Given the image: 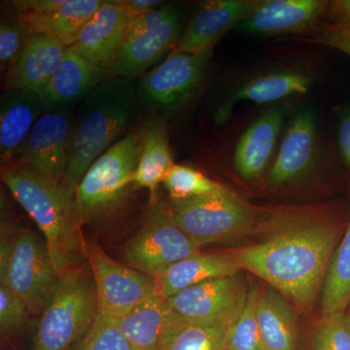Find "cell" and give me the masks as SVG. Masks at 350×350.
I'll return each instance as SVG.
<instances>
[{
    "label": "cell",
    "mask_w": 350,
    "mask_h": 350,
    "mask_svg": "<svg viewBox=\"0 0 350 350\" xmlns=\"http://www.w3.org/2000/svg\"><path fill=\"white\" fill-rule=\"evenodd\" d=\"M258 226L260 239L234 254L239 267L300 308H312L344 234L342 218L328 207H285Z\"/></svg>",
    "instance_id": "6da1fadb"
},
{
    "label": "cell",
    "mask_w": 350,
    "mask_h": 350,
    "mask_svg": "<svg viewBox=\"0 0 350 350\" xmlns=\"http://www.w3.org/2000/svg\"><path fill=\"white\" fill-rule=\"evenodd\" d=\"M1 180L38 225L62 275L86 262L75 193L18 157L1 160Z\"/></svg>",
    "instance_id": "7a4b0ae2"
},
{
    "label": "cell",
    "mask_w": 350,
    "mask_h": 350,
    "mask_svg": "<svg viewBox=\"0 0 350 350\" xmlns=\"http://www.w3.org/2000/svg\"><path fill=\"white\" fill-rule=\"evenodd\" d=\"M135 79L111 78L82 100L73 123L68 172L63 182L75 193L87 170L130 125L137 108Z\"/></svg>",
    "instance_id": "3957f363"
},
{
    "label": "cell",
    "mask_w": 350,
    "mask_h": 350,
    "mask_svg": "<svg viewBox=\"0 0 350 350\" xmlns=\"http://www.w3.org/2000/svg\"><path fill=\"white\" fill-rule=\"evenodd\" d=\"M61 278L45 241L29 230L2 223L0 284L19 296L31 314L43 312Z\"/></svg>",
    "instance_id": "277c9868"
},
{
    "label": "cell",
    "mask_w": 350,
    "mask_h": 350,
    "mask_svg": "<svg viewBox=\"0 0 350 350\" xmlns=\"http://www.w3.org/2000/svg\"><path fill=\"white\" fill-rule=\"evenodd\" d=\"M98 313L96 284L88 264L68 269L40 314L31 350H72Z\"/></svg>",
    "instance_id": "5b68a950"
},
{
    "label": "cell",
    "mask_w": 350,
    "mask_h": 350,
    "mask_svg": "<svg viewBox=\"0 0 350 350\" xmlns=\"http://www.w3.org/2000/svg\"><path fill=\"white\" fill-rule=\"evenodd\" d=\"M170 214L179 228L199 247L227 243L256 230V209L228 189L215 194L170 200Z\"/></svg>",
    "instance_id": "8992f818"
},
{
    "label": "cell",
    "mask_w": 350,
    "mask_h": 350,
    "mask_svg": "<svg viewBox=\"0 0 350 350\" xmlns=\"http://www.w3.org/2000/svg\"><path fill=\"white\" fill-rule=\"evenodd\" d=\"M142 137L129 133L112 145L87 170L75 191L81 224L113 213L133 189Z\"/></svg>",
    "instance_id": "52a82bcc"
},
{
    "label": "cell",
    "mask_w": 350,
    "mask_h": 350,
    "mask_svg": "<svg viewBox=\"0 0 350 350\" xmlns=\"http://www.w3.org/2000/svg\"><path fill=\"white\" fill-rule=\"evenodd\" d=\"M200 251L175 223L169 207L154 200L139 231L124 247L123 256L131 268L158 280L170 267Z\"/></svg>",
    "instance_id": "ba28073f"
},
{
    "label": "cell",
    "mask_w": 350,
    "mask_h": 350,
    "mask_svg": "<svg viewBox=\"0 0 350 350\" xmlns=\"http://www.w3.org/2000/svg\"><path fill=\"white\" fill-rule=\"evenodd\" d=\"M85 257L96 284L98 312L119 317L159 294L156 278L115 261L96 243H86Z\"/></svg>",
    "instance_id": "9c48e42d"
},
{
    "label": "cell",
    "mask_w": 350,
    "mask_h": 350,
    "mask_svg": "<svg viewBox=\"0 0 350 350\" xmlns=\"http://www.w3.org/2000/svg\"><path fill=\"white\" fill-rule=\"evenodd\" d=\"M248 293L245 276L238 273L198 283L167 301L170 312L182 319L230 327L243 312Z\"/></svg>",
    "instance_id": "30bf717a"
},
{
    "label": "cell",
    "mask_w": 350,
    "mask_h": 350,
    "mask_svg": "<svg viewBox=\"0 0 350 350\" xmlns=\"http://www.w3.org/2000/svg\"><path fill=\"white\" fill-rule=\"evenodd\" d=\"M211 55L172 52L145 73L137 85L138 103L172 109L183 103L199 86Z\"/></svg>",
    "instance_id": "8fae6325"
},
{
    "label": "cell",
    "mask_w": 350,
    "mask_h": 350,
    "mask_svg": "<svg viewBox=\"0 0 350 350\" xmlns=\"http://www.w3.org/2000/svg\"><path fill=\"white\" fill-rule=\"evenodd\" d=\"M73 123L69 107L46 109L17 154L63 183L68 172Z\"/></svg>",
    "instance_id": "7c38bea8"
},
{
    "label": "cell",
    "mask_w": 350,
    "mask_h": 350,
    "mask_svg": "<svg viewBox=\"0 0 350 350\" xmlns=\"http://www.w3.org/2000/svg\"><path fill=\"white\" fill-rule=\"evenodd\" d=\"M258 3L259 1L253 0L202 2L186 25L174 52L211 55L218 41L232 27H238Z\"/></svg>",
    "instance_id": "4fadbf2b"
},
{
    "label": "cell",
    "mask_w": 350,
    "mask_h": 350,
    "mask_svg": "<svg viewBox=\"0 0 350 350\" xmlns=\"http://www.w3.org/2000/svg\"><path fill=\"white\" fill-rule=\"evenodd\" d=\"M131 20L124 1H103L70 48L108 73L125 40Z\"/></svg>",
    "instance_id": "5bb4252c"
},
{
    "label": "cell",
    "mask_w": 350,
    "mask_h": 350,
    "mask_svg": "<svg viewBox=\"0 0 350 350\" xmlns=\"http://www.w3.org/2000/svg\"><path fill=\"white\" fill-rule=\"evenodd\" d=\"M180 36L181 16L176 7L172 15L155 29L126 38L108 73L119 79H135L144 75L167 51L175 47Z\"/></svg>",
    "instance_id": "9a60e30c"
},
{
    "label": "cell",
    "mask_w": 350,
    "mask_h": 350,
    "mask_svg": "<svg viewBox=\"0 0 350 350\" xmlns=\"http://www.w3.org/2000/svg\"><path fill=\"white\" fill-rule=\"evenodd\" d=\"M68 48L45 34L33 33L5 70L4 91L40 93L63 63Z\"/></svg>",
    "instance_id": "2e32d148"
},
{
    "label": "cell",
    "mask_w": 350,
    "mask_h": 350,
    "mask_svg": "<svg viewBox=\"0 0 350 350\" xmlns=\"http://www.w3.org/2000/svg\"><path fill=\"white\" fill-rule=\"evenodd\" d=\"M317 152V122L308 109L297 112L288 126L269 176L278 188L299 180L312 167Z\"/></svg>",
    "instance_id": "e0dca14e"
},
{
    "label": "cell",
    "mask_w": 350,
    "mask_h": 350,
    "mask_svg": "<svg viewBox=\"0 0 350 350\" xmlns=\"http://www.w3.org/2000/svg\"><path fill=\"white\" fill-rule=\"evenodd\" d=\"M329 1L323 0H266L238 25L252 34L290 33L306 31L325 14Z\"/></svg>",
    "instance_id": "ac0fdd59"
},
{
    "label": "cell",
    "mask_w": 350,
    "mask_h": 350,
    "mask_svg": "<svg viewBox=\"0 0 350 350\" xmlns=\"http://www.w3.org/2000/svg\"><path fill=\"white\" fill-rule=\"evenodd\" d=\"M284 116L283 108H271L255 120L241 135L234 150V165L243 180H257L268 169Z\"/></svg>",
    "instance_id": "d6986e66"
},
{
    "label": "cell",
    "mask_w": 350,
    "mask_h": 350,
    "mask_svg": "<svg viewBox=\"0 0 350 350\" xmlns=\"http://www.w3.org/2000/svg\"><path fill=\"white\" fill-rule=\"evenodd\" d=\"M107 71L94 66L68 48L63 63L40 93L46 109L69 107L87 98L100 83Z\"/></svg>",
    "instance_id": "ffe728a7"
},
{
    "label": "cell",
    "mask_w": 350,
    "mask_h": 350,
    "mask_svg": "<svg viewBox=\"0 0 350 350\" xmlns=\"http://www.w3.org/2000/svg\"><path fill=\"white\" fill-rule=\"evenodd\" d=\"M257 321L262 350H301L298 315L275 288H259Z\"/></svg>",
    "instance_id": "44dd1931"
},
{
    "label": "cell",
    "mask_w": 350,
    "mask_h": 350,
    "mask_svg": "<svg viewBox=\"0 0 350 350\" xmlns=\"http://www.w3.org/2000/svg\"><path fill=\"white\" fill-rule=\"evenodd\" d=\"M45 110L40 94L36 92L4 91L0 103L1 160L17 156Z\"/></svg>",
    "instance_id": "7402d4cb"
},
{
    "label": "cell",
    "mask_w": 350,
    "mask_h": 350,
    "mask_svg": "<svg viewBox=\"0 0 350 350\" xmlns=\"http://www.w3.org/2000/svg\"><path fill=\"white\" fill-rule=\"evenodd\" d=\"M241 269L234 254L200 251L176 262L157 280L159 294L169 299L198 283L238 275Z\"/></svg>",
    "instance_id": "603a6c76"
},
{
    "label": "cell",
    "mask_w": 350,
    "mask_h": 350,
    "mask_svg": "<svg viewBox=\"0 0 350 350\" xmlns=\"http://www.w3.org/2000/svg\"><path fill=\"white\" fill-rule=\"evenodd\" d=\"M100 0H64L55 10L42 15H20L34 33L45 34L70 48L85 25L98 12Z\"/></svg>",
    "instance_id": "cb8c5ba5"
},
{
    "label": "cell",
    "mask_w": 350,
    "mask_h": 350,
    "mask_svg": "<svg viewBox=\"0 0 350 350\" xmlns=\"http://www.w3.org/2000/svg\"><path fill=\"white\" fill-rule=\"evenodd\" d=\"M167 299L154 295L116 317L120 329L137 350H158L169 317Z\"/></svg>",
    "instance_id": "d4e9b609"
},
{
    "label": "cell",
    "mask_w": 350,
    "mask_h": 350,
    "mask_svg": "<svg viewBox=\"0 0 350 350\" xmlns=\"http://www.w3.org/2000/svg\"><path fill=\"white\" fill-rule=\"evenodd\" d=\"M142 137V148L135 178L133 189H146L151 200H156L157 189L174 165L170 151L167 131L160 124H152L145 129Z\"/></svg>",
    "instance_id": "484cf974"
},
{
    "label": "cell",
    "mask_w": 350,
    "mask_h": 350,
    "mask_svg": "<svg viewBox=\"0 0 350 350\" xmlns=\"http://www.w3.org/2000/svg\"><path fill=\"white\" fill-rule=\"evenodd\" d=\"M312 80L308 76L297 72L273 73L251 80L239 88L217 113L219 120L229 116L232 108L241 101L269 103L282 100L294 94H304L310 91Z\"/></svg>",
    "instance_id": "4316f807"
},
{
    "label": "cell",
    "mask_w": 350,
    "mask_h": 350,
    "mask_svg": "<svg viewBox=\"0 0 350 350\" xmlns=\"http://www.w3.org/2000/svg\"><path fill=\"white\" fill-rule=\"evenodd\" d=\"M228 328L182 319L170 310L158 350H224Z\"/></svg>",
    "instance_id": "83f0119b"
},
{
    "label": "cell",
    "mask_w": 350,
    "mask_h": 350,
    "mask_svg": "<svg viewBox=\"0 0 350 350\" xmlns=\"http://www.w3.org/2000/svg\"><path fill=\"white\" fill-rule=\"evenodd\" d=\"M350 306V217L335 251L321 292L322 317L345 312Z\"/></svg>",
    "instance_id": "f1b7e54d"
},
{
    "label": "cell",
    "mask_w": 350,
    "mask_h": 350,
    "mask_svg": "<svg viewBox=\"0 0 350 350\" xmlns=\"http://www.w3.org/2000/svg\"><path fill=\"white\" fill-rule=\"evenodd\" d=\"M259 286L250 284L243 312L226 332L224 350H262L257 321Z\"/></svg>",
    "instance_id": "f546056e"
},
{
    "label": "cell",
    "mask_w": 350,
    "mask_h": 350,
    "mask_svg": "<svg viewBox=\"0 0 350 350\" xmlns=\"http://www.w3.org/2000/svg\"><path fill=\"white\" fill-rule=\"evenodd\" d=\"M163 184L174 200L215 194L225 188L199 170L177 163L165 175Z\"/></svg>",
    "instance_id": "4dcf8cb0"
},
{
    "label": "cell",
    "mask_w": 350,
    "mask_h": 350,
    "mask_svg": "<svg viewBox=\"0 0 350 350\" xmlns=\"http://www.w3.org/2000/svg\"><path fill=\"white\" fill-rule=\"evenodd\" d=\"M72 350H137L120 329L114 315L98 312L93 325Z\"/></svg>",
    "instance_id": "1f68e13d"
},
{
    "label": "cell",
    "mask_w": 350,
    "mask_h": 350,
    "mask_svg": "<svg viewBox=\"0 0 350 350\" xmlns=\"http://www.w3.org/2000/svg\"><path fill=\"white\" fill-rule=\"evenodd\" d=\"M310 350H350L349 310L322 317L313 331Z\"/></svg>",
    "instance_id": "d6a6232c"
},
{
    "label": "cell",
    "mask_w": 350,
    "mask_h": 350,
    "mask_svg": "<svg viewBox=\"0 0 350 350\" xmlns=\"http://www.w3.org/2000/svg\"><path fill=\"white\" fill-rule=\"evenodd\" d=\"M31 27L18 13L2 17L0 25V63L1 68L8 66L19 56L27 40L33 34Z\"/></svg>",
    "instance_id": "836d02e7"
},
{
    "label": "cell",
    "mask_w": 350,
    "mask_h": 350,
    "mask_svg": "<svg viewBox=\"0 0 350 350\" xmlns=\"http://www.w3.org/2000/svg\"><path fill=\"white\" fill-rule=\"evenodd\" d=\"M31 314L25 301L5 285L0 284V331L4 337L22 330Z\"/></svg>",
    "instance_id": "e575fe53"
},
{
    "label": "cell",
    "mask_w": 350,
    "mask_h": 350,
    "mask_svg": "<svg viewBox=\"0 0 350 350\" xmlns=\"http://www.w3.org/2000/svg\"><path fill=\"white\" fill-rule=\"evenodd\" d=\"M176 6L174 5H163L156 10L151 12L145 13L144 15L138 16L131 20L130 27H129L128 32H126V38H133V36H139L155 29L159 25L162 24L163 21L172 15L175 10Z\"/></svg>",
    "instance_id": "d590c367"
},
{
    "label": "cell",
    "mask_w": 350,
    "mask_h": 350,
    "mask_svg": "<svg viewBox=\"0 0 350 350\" xmlns=\"http://www.w3.org/2000/svg\"><path fill=\"white\" fill-rule=\"evenodd\" d=\"M312 41L323 44L350 57V29L336 27L330 24L324 25V27L313 36Z\"/></svg>",
    "instance_id": "8d00e7d4"
},
{
    "label": "cell",
    "mask_w": 350,
    "mask_h": 350,
    "mask_svg": "<svg viewBox=\"0 0 350 350\" xmlns=\"http://www.w3.org/2000/svg\"><path fill=\"white\" fill-rule=\"evenodd\" d=\"M329 24L350 29V0H334L329 2L326 9Z\"/></svg>",
    "instance_id": "74e56055"
},
{
    "label": "cell",
    "mask_w": 350,
    "mask_h": 350,
    "mask_svg": "<svg viewBox=\"0 0 350 350\" xmlns=\"http://www.w3.org/2000/svg\"><path fill=\"white\" fill-rule=\"evenodd\" d=\"M338 148L345 165L350 169V111L342 113L338 122Z\"/></svg>",
    "instance_id": "f35d334b"
},
{
    "label": "cell",
    "mask_w": 350,
    "mask_h": 350,
    "mask_svg": "<svg viewBox=\"0 0 350 350\" xmlns=\"http://www.w3.org/2000/svg\"><path fill=\"white\" fill-rule=\"evenodd\" d=\"M131 19L145 13L151 12L163 6V1L159 0H124Z\"/></svg>",
    "instance_id": "ab89813d"
},
{
    "label": "cell",
    "mask_w": 350,
    "mask_h": 350,
    "mask_svg": "<svg viewBox=\"0 0 350 350\" xmlns=\"http://www.w3.org/2000/svg\"><path fill=\"white\" fill-rule=\"evenodd\" d=\"M349 312L350 313V310H349Z\"/></svg>",
    "instance_id": "60d3db41"
}]
</instances>
